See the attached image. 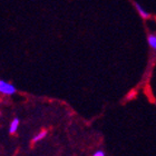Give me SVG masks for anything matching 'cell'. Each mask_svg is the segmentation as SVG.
<instances>
[{"mask_svg": "<svg viewBox=\"0 0 156 156\" xmlns=\"http://www.w3.org/2000/svg\"><path fill=\"white\" fill-rule=\"evenodd\" d=\"M135 8H136V10L138 11V13H140V16L142 17V18H144V19H147V18L150 17V13L147 12L146 10L144 9V8L140 6V3L135 2Z\"/></svg>", "mask_w": 156, "mask_h": 156, "instance_id": "obj_3", "label": "cell"}, {"mask_svg": "<svg viewBox=\"0 0 156 156\" xmlns=\"http://www.w3.org/2000/svg\"><path fill=\"white\" fill-rule=\"evenodd\" d=\"M91 156H105V152H103V151H101V150L96 151V152H95Z\"/></svg>", "mask_w": 156, "mask_h": 156, "instance_id": "obj_6", "label": "cell"}, {"mask_svg": "<svg viewBox=\"0 0 156 156\" xmlns=\"http://www.w3.org/2000/svg\"><path fill=\"white\" fill-rule=\"evenodd\" d=\"M47 136V132L46 130H41V132H39L37 135H35L34 136V138H33V142H39V140H44L45 137Z\"/></svg>", "mask_w": 156, "mask_h": 156, "instance_id": "obj_5", "label": "cell"}, {"mask_svg": "<svg viewBox=\"0 0 156 156\" xmlns=\"http://www.w3.org/2000/svg\"><path fill=\"white\" fill-rule=\"evenodd\" d=\"M19 124H20V120L18 117H15L11 122H10V125H9V134H15L18 129V127H19Z\"/></svg>", "mask_w": 156, "mask_h": 156, "instance_id": "obj_2", "label": "cell"}, {"mask_svg": "<svg viewBox=\"0 0 156 156\" xmlns=\"http://www.w3.org/2000/svg\"><path fill=\"white\" fill-rule=\"evenodd\" d=\"M16 91H17V89L15 85L9 83V81L0 79V93H1V94L11 96V95L16 94Z\"/></svg>", "mask_w": 156, "mask_h": 156, "instance_id": "obj_1", "label": "cell"}, {"mask_svg": "<svg viewBox=\"0 0 156 156\" xmlns=\"http://www.w3.org/2000/svg\"><path fill=\"white\" fill-rule=\"evenodd\" d=\"M147 42L154 51H156V34H151L147 37Z\"/></svg>", "mask_w": 156, "mask_h": 156, "instance_id": "obj_4", "label": "cell"}]
</instances>
